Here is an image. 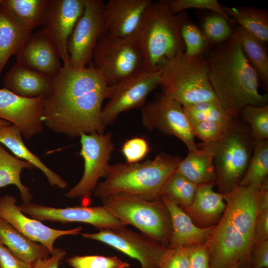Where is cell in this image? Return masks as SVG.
<instances>
[{"mask_svg":"<svg viewBox=\"0 0 268 268\" xmlns=\"http://www.w3.org/2000/svg\"><path fill=\"white\" fill-rule=\"evenodd\" d=\"M79 137L81 149L79 154L84 160L83 173L77 184L65 196L70 199H78L82 205L88 206L98 180L107 174L114 144L110 133L83 134Z\"/></svg>","mask_w":268,"mask_h":268,"instance_id":"10","label":"cell"},{"mask_svg":"<svg viewBox=\"0 0 268 268\" xmlns=\"http://www.w3.org/2000/svg\"><path fill=\"white\" fill-rule=\"evenodd\" d=\"M84 9V0H47L42 28L68 65L67 42Z\"/></svg>","mask_w":268,"mask_h":268,"instance_id":"16","label":"cell"},{"mask_svg":"<svg viewBox=\"0 0 268 268\" xmlns=\"http://www.w3.org/2000/svg\"><path fill=\"white\" fill-rule=\"evenodd\" d=\"M163 93L183 106L217 100L209 81L206 59L190 57L184 52L160 65Z\"/></svg>","mask_w":268,"mask_h":268,"instance_id":"6","label":"cell"},{"mask_svg":"<svg viewBox=\"0 0 268 268\" xmlns=\"http://www.w3.org/2000/svg\"><path fill=\"white\" fill-rule=\"evenodd\" d=\"M0 243L17 258L30 265L51 255L45 247L28 239L0 217Z\"/></svg>","mask_w":268,"mask_h":268,"instance_id":"27","label":"cell"},{"mask_svg":"<svg viewBox=\"0 0 268 268\" xmlns=\"http://www.w3.org/2000/svg\"><path fill=\"white\" fill-rule=\"evenodd\" d=\"M268 239V180L260 187V193L256 218L254 245Z\"/></svg>","mask_w":268,"mask_h":268,"instance_id":"40","label":"cell"},{"mask_svg":"<svg viewBox=\"0 0 268 268\" xmlns=\"http://www.w3.org/2000/svg\"><path fill=\"white\" fill-rule=\"evenodd\" d=\"M260 188L238 186L223 194L224 211L205 242L211 268L249 267Z\"/></svg>","mask_w":268,"mask_h":268,"instance_id":"2","label":"cell"},{"mask_svg":"<svg viewBox=\"0 0 268 268\" xmlns=\"http://www.w3.org/2000/svg\"><path fill=\"white\" fill-rule=\"evenodd\" d=\"M249 268H268V239L254 245L250 255Z\"/></svg>","mask_w":268,"mask_h":268,"instance_id":"45","label":"cell"},{"mask_svg":"<svg viewBox=\"0 0 268 268\" xmlns=\"http://www.w3.org/2000/svg\"><path fill=\"white\" fill-rule=\"evenodd\" d=\"M84 11L77 21L67 42L68 65L76 68L89 65L93 50L107 33L104 2L84 0Z\"/></svg>","mask_w":268,"mask_h":268,"instance_id":"11","label":"cell"},{"mask_svg":"<svg viewBox=\"0 0 268 268\" xmlns=\"http://www.w3.org/2000/svg\"><path fill=\"white\" fill-rule=\"evenodd\" d=\"M190 259V268H211L209 253L206 243L188 247Z\"/></svg>","mask_w":268,"mask_h":268,"instance_id":"44","label":"cell"},{"mask_svg":"<svg viewBox=\"0 0 268 268\" xmlns=\"http://www.w3.org/2000/svg\"><path fill=\"white\" fill-rule=\"evenodd\" d=\"M32 33L0 5V75L10 57L17 56Z\"/></svg>","mask_w":268,"mask_h":268,"instance_id":"24","label":"cell"},{"mask_svg":"<svg viewBox=\"0 0 268 268\" xmlns=\"http://www.w3.org/2000/svg\"><path fill=\"white\" fill-rule=\"evenodd\" d=\"M34 168L31 163L10 154L0 143V188L14 185L19 190L23 202H31L30 189L22 183L20 174L24 169Z\"/></svg>","mask_w":268,"mask_h":268,"instance_id":"29","label":"cell"},{"mask_svg":"<svg viewBox=\"0 0 268 268\" xmlns=\"http://www.w3.org/2000/svg\"><path fill=\"white\" fill-rule=\"evenodd\" d=\"M223 8L238 25L256 37L263 43L268 41V15L266 11L250 6L229 7Z\"/></svg>","mask_w":268,"mask_h":268,"instance_id":"30","label":"cell"},{"mask_svg":"<svg viewBox=\"0 0 268 268\" xmlns=\"http://www.w3.org/2000/svg\"><path fill=\"white\" fill-rule=\"evenodd\" d=\"M183 107L191 126L204 121H231L236 119L227 113L217 99Z\"/></svg>","mask_w":268,"mask_h":268,"instance_id":"34","label":"cell"},{"mask_svg":"<svg viewBox=\"0 0 268 268\" xmlns=\"http://www.w3.org/2000/svg\"><path fill=\"white\" fill-rule=\"evenodd\" d=\"M171 11L177 14L189 8L206 9L219 14L230 21L232 19L224 11L222 5L217 0H168Z\"/></svg>","mask_w":268,"mask_h":268,"instance_id":"41","label":"cell"},{"mask_svg":"<svg viewBox=\"0 0 268 268\" xmlns=\"http://www.w3.org/2000/svg\"><path fill=\"white\" fill-rule=\"evenodd\" d=\"M43 98H26L8 89H0V119L16 127L29 140L44 128Z\"/></svg>","mask_w":268,"mask_h":268,"instance_id":"17","label":"cell"},{"mask_svg":"<svg viewBox=\"0 0 268 268\" xmlns=\"http://www.w3.org/2000/svg\"><path fill=\"white\" fill-rule=\"evenodd\" d=\"M47 0H1L0 5L33 30L42 27Z\"/></svg>","mask_w":268,"mask_h":268,"instance_id":"31","label":"cell"},{"mask_svg":"<svg viewBox=\"0 0 268 268\" xmlns=\"http://www.w3.org/2000/svg\"><path fill=\"white\" fill-rule=\"evenodd\" d=\"M182 159L161 152L153 160L110 165L104 180L97 184L93 193L100 199L115 196L160 199L162 186Z\"/></svg>","mask_w":268,"mask_h":268,"instance_id":"4","label":"cell"},{"mask_svg":"<svg viewBox=\"0 0 268 268\" xmlns=\"http://www.w3.org/2000/svg\"><path fill=\"white\" fill-rule=\"evenodd\" d=\"M240 116L250 125V131L254 140H268V104L247 105L242 109Z\"/></svg>","mask_w":268,"mask_h":268,"instance_id":"35","label":"cell"},{"mask_svg":"<svg viewBox=\"0 0 268 268\" xmlns=\"http://www.w3.org/2000/svg\"><path fill=\"white\" fill-rule=\"evenodd\" d=\"M16 57V63L53 79L63 66L56 48L42 28L32 33Z\"/></svg>","mask_w":268,"mask_h":268,"instance_id":"19","label":"cell"},{"mask_svg":"<svg viewBox=\"0 0 268 268\" xmlns=\"http://www.w3.org/2000/svg\"><path fill=\"white\" fill-rule=\"evenodd\" d=\"M10 124L9 122L0 119V127L8 126Z\"/></svg>","mask_w":268,"mask_h":268,"instance_id":"48","label":"cell"},{"mask_svg":"<svg viewBox=\"0 0 268 268\" xmlns=\"http://www.w3.org/2000/svg\"><path fill=\"white\" fill-rule=\"evenodd\" d=\"M66 255L62 249L55 248L53 252L48 257L38 260L32 265V268H59L62 261Z\"/></svg>","mask_w":268,"mask_h":268,"instance_id":"47","label":"cell"},{"mask_svg":"<svg viewBox=\"0 0 268 268\" xmlns=\"http://www.w3.org/2000/svg\"><path fill=\"white\" fill-rule=\"evenodd\" d=\"M0 143L10 150L14 156L31 163L40 169L51 186L62 189L67 187V183L64 179L49 168L39 157L26 147L23 141L20 131L15 126L10 124L0 127Z\"/></svg>","mask_w":268,"mask_h":268,"instance_id":"26","label":"cell"},{"mask_svg":"<svg viewBox=\"0 0 268 268\" xmlns=\"http://www.w3.org/2000/svg\"><path fill=\"white\" fill-rule=\"evenodd\" d=\"M0 268H32V265L17 258L0 243Z\"/></svg>","mask_w":268,"mask_h":268,"instance_id":"46","label":"cell"},{"mask_svg":"<svg viewBox=\"0 0 268 268\" xmlns=\"http://www.w3.org/2000/svg\"><path fill=\"white\" fill-rule=\"evenodd\" d=\"M53 79L17 63L12 65L3 78L4 88L26 98L48 97Z\"/></svg>","mask_w":268,"mask_h":268,"instance_id":"22","label":"cell"},{"mask_svg":"<svg viewBox=\"0 0 268 268\" xmlns=\"http://www.w3.org/2000/svg\"><path fill=\"white\" fill-rule=\"evenodd\" d=\"M103 205L118 219L131 224L168 247L171 233L167 209L160 199L147 200L137 197L115 196L101 199Z\"/></svg>","mask_w":268,"mask_h":268,"instance_id":"8","label":"cell"},{"mask_svg":"<svg viewBox=\"0 0 268 268\" xmlns=\"http://www.w3.org/2000/svg\"><path fill=\"white\" fill-rule=\"evenodd\" d=\"M215 184L198 185L192 203L181 207L199 227H208L216 225L226 206L223 195L215 192Z\"/></svg>","mask_w":268,"mask_h":268,"instance_id":"23","label":"cell"},{"mask_svg":"<svg viewBox=\"0 0 268 268\" xmlns=\"http://www.w3.org/2000/svg\"><path fill=\"white\" fill-rule=\"evenodd\" d=\"M188 247L167 248L161 256L158 268H190Z\"/></svg>","mask_w":268,"mask_h":268,"instance_id":"43","label":"cell"},{"mask_svg":"<svg viewBox=\"0 0 268 268\" xmlns=\"http://www.w3.org/2000/svg\"><path fill=\"white\" fill-rule=\"evenodd\" d=\"M89 66L110 86L145 70L143 54L134 36L119 38L107 33L95 47Z\"/></svg>","mask_w":268,"mask_h":268,"instance_id":"9","label":"cell"},{"mask_svg":"<svg viewBox=\"0 0 268 268\" xmlns=\"http://www.w3.org/2000/svg\"><path fill=\"white\" fill-rule=\"evenodd\" d=\"M1 0H0V2H1Z\"/></svg>","mask_w":268,"mask_h":268,"instance_id":"50","label":"cell"},{"mask_svg":"<svg viewBox=\"0 0 268 268\" xmlns=\"http://www.w3.org/2000/svg\"><path fill=\"white\" fill-rule=\"evenodd\" d=\"M151 0H110L104 4L107 33L119 38L134 36L139 28Z\"/></svg>","mask_w":268,"mask_h":268,"instance_id":"20","label":"cell"},{"mask_svg":"<svg viewBox=\"0 0 268 268\" xmlns=\"http://www.w3.org/2000/svg\"><path fill=\"white\" fill-rule=\"evenodd\" d=\"M176 171L198 186L215 184L216 174L209 145L202 143L197 149L189 151L187 156L178 164Z\"/></svg>","mask_w":268,"mask_h":268,"instance_id":"25","label":"cell"},{"mask_svg":"<svg viewBox=\"0 0 268 268\" xmlns=\"http://www.w3.org/2000/svg\"><path fill=\"white\" fill-rule=\"evenodd\" d=\"M255 140L249 128L237 121L220 139L208 143L213 154L216 183L224 194L239 186L251 157Z\"/></svg>","mask_w":268,"mask_h":268,"instance_id":"7","label":"cell"},{"mask_svg":"<svg viewBox=\"0 0 268 268\" xmlns=\"http://www.w3.org/2000/svg\"><path fill=\"white\" fill-rule=\"evenodd\" d=\"M197 187L175 170L164 183L160 197H166L181 207L188 206L193 201Z\"/></svg>","mask_w":268,"mask_h":268,"instance_id":"33","label":"cell"},{"mask_svg":"<svg viewBox=\"0 0 268 268\" xmlns=\"http://www.w3.org/2000/svg\"><path fill=\"white\" fill-rule=\"evenodd\" d=\"M83 237L99 241L138 261L141 268H158L167 247L150 237L127 227L82 233Z\"/></svg>","mask_w":268,"mask_h":268,"instance_id":"14","label":"cell"},{"mask_svg":"<svg viewBox=\"0 0 268 268\" xmlns=\"http://www.w3.org/2000/svg\"><path fill=\"white\" fill-rule=\"evenodd\" d=\"M214 13L204 18L201 31L208 43L218 45L231 38L233 29L229 24L231 21Z\"/></svg>","mask_w":268,"mask_h":268,"instance_id":"36","label":"cell"},{"mask_svg":"<svg viewBox=\"0 0 268 268\" xmlns=\"http://www.w3.org/2000/svg\"><path fill=\"white\" fill-rule=\"evenodd\" d=\"M72 268H129L130 264L117 256H73L67 259Z\"/></svg>","mask_w":268,"mask_h":268,"instance_id":"38","label":"cell"},{"mask_svg":"<svg viewBox=\"0 0 268 268\" xmlns=\"http://www.w3.org/2000/svg\"><path fill=\"white\" fill-rule=\"evenodd\" d=\"M231 38L241 46L245 56L266 86L268 84V56L263 43L237 25Z\"/></svg>","mask_w":268,"mask_h":268,"instance_id":"28","label":"cell"},{"mask_svg":"<svg viewBox=\"0 0 268 268\" xmlns=\"http://www.w3.org/2000/svg\"><path fill=\"white\" fill-rule=\"evenodd\" d=\"M187 18L184 12L173 13L168 0L152 1L134 35L143 54L145 70H159L164 61L184 52L181 28Z\"/></svg>","mask_w":268,"mask_h":268,"instance_id":"5","label":"cell"},{"mask_svg":"<svg viewBox=\"0 0 268 268\" xmlns=\"http://www.w3.org/2000/svg\"><path fill=\"white\" fill-rule=\"evenodd\" d=\"M237 121H204L191 126L194 136L203 143H208L221 139L229 129Z\"/></svg>","mask_w":268,"mask_h":268,"instance_id":"39","label":"cell"},{"mask_svg":"<svg viewBox=\"0 0 268 268\" xmlns=\"http://www.w3.org/2000/svg\"><path fill=\"white\" fill-rule=\"evenodd\" d=\"M181 35L185 45L186 55L190 57L202 56L209 43L201 30L187 18L182 24Z\"/></svg>","mask_w":268,"mask_h":268,"instance_id":"37","label":"cell"},{"mask_svg":"<svg viewBox=\"0 0 268 268\" xmlns=\"http://www.w3.org/2000/svg\"><path fill=\"white\" fill-rule=\"evenodd\" d=\"M160 199L167 209L171 222V233L167 248L189 247L206 242L215 225L199 227L179 205L166 197L161 196Z\"/></svg>","mask_w":268,"mask_h":268,"instance_id":"21","label":"cell"},{"mask_svg":"<svg viewBox=\"0 0 268 268\" xmlns=\"http://www.w3.org/2000/svg\"><path fill=\"white\" fill-rule=\"evenodd\" d=\"M110 86L92 66L76 68L63 65L53 79L50 95L43 98L44 126L71 137L104 134L102 104Z\"/></svg>","mask_w":268,"mask_h":268,"instance_id":"1","label":"cell"},{"mask_svg":"<svg viewBox=\"0 0 268 268\" xmlns=\"http://www.w3.org/2000/svg\"><path fill=\"white\" fill-rule=\"evenodd\" d=\"M16 203V198L12 195L0 197V217L28 239L45 247L50 254L54 251V243L58 238L81 233V226L67 230L51 228L38 219L27 216Z\"/></svg>","mask_w":268,"mask_h":268,"instance_id":"18","label":"cell"},{"mask_svg":"<svg viewBox=\"0 0 268 268\" xmlns=\"http://www.w3.org/2000/svg\"><path fill=\"white\" fill-rule=\"evenodd\" d=\"M229 268H240V267H239L237 265H235V266H232Z\"/></svg>","mask_w":268,"mask_h":268,"instance_id":"49","label":"cell"},{"mask_svg":"<svg viewBox=\"0 0 268 268\" xmlns=\"http://www.w3.org/2000/svg\"><path fill=\"white\" fill-rule=\"evenodd\" d=\"M209 82L218 101L237 119L246 106L268 104L259 91L258 74L234 39L217 45L206 59Z\"/></svg>","mask_w":268,"mask_h":268,"instance_id":"3","label":"cell"},{"mask_svg":"<svg viewBox=\"0 0 268 268\" xmlns=\"http://www.w3.org/2000/svg\"><path fill=\"white\" fill-rule=\"evenodd\" d=\"M268 175V140H255L251 157L239 186L260 188Z\"/></svg>","mask_w":268,"mask_h":268,"instance_id":"32","label":"cell"},{"mask_svg":"<svg viewBox=\"0 0 268 268\" xmlns=\"http://www.w3.org/2000/svg\"><path fill=\"white\" fill-rule=\"evenodd\" d=\"M18 205L24 213L41 221L84 223L99 230L128 226L102 205L94 206L81 205L59 208L29 202H23Z\"/></svg>","mask_w":268,"mask_h":268,"instance_id":"15","label":"cell"},{"mask_svg":"<svg viewBox=\"0 0 268 268\" xmlns=\"http://www.w3.org/2000/svg\"><path fill=\"white\" fill-rule=\"evenodd\" d=\"M147 140L143 137H134L126 140L123 144L121 151L126 163L133 164L142 160L150 151Z\"/></svg>","mask_w":268,"mask_h":268,"instance_id":"42","label":"cell"},{"mask_svg":"<svg viewBox=\"0 0 268 268\" xmlns=\"http://www.w3.org/2000/svg\"><path fill=\"white\" fill-rule=\"evenodd\" d=\"M161 80L160 69L145 70L110 86L109 101L102 108L104 126L112 123L123 112L144 106L147 95L160 85Z\"/></svg>","mask_w":268,"mask_h":268,"instance_id":"13","label":"cell"},{"mask_svg":"<svg viewBox=\"0 0 268 268\" xmlns=\"http://www.w3.org/2000/svg\"><path fill=\"white\" fill-rule=\"evenodd\" d=\"M141 110L142 124L147 130H157L176 137L188 151L198 148L183 106L176 100L162 93Z\"/></svg>","mask_w":268,"mask_h":268,"instance_id":"12","label":"cell"}]
</instances>
